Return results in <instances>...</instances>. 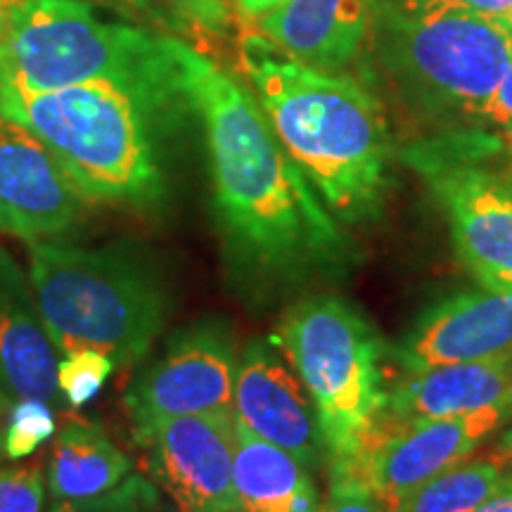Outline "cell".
Instances as JSON below:
<instances>
[{"mask_svg": "<svg viewBox=\"0 0 512 512\" xmlns=\"http://www.w3.org/2000/svg\"><path fill=\"white\" fill-rule=\"evenodd\" d=\"M512 401V354L406 373L387 392L380 434ZM375 437V439H377Z\"/></svg>", "mask_w": 512, "mask_h": 512, "instance_id": "2e32d148", "label": "cell"}, {"mask_svg": "<svg viewBox=\"0 0 512 512\" xmlns=\"http://www.w3.org/2000/svg\"><path fill=\"white\" fill-rule=\"evenodd\" d=\"M508 174H510V176H512V169H508Z\"/></svg>", "mask_w": 512, "mask_h": 512, "instance_id": "e575fe53", "label": "cell"}, {"mask_svg": "<svg viewBox=\"0 0 512 512\" xmlns=\"http://www.w3.org/2000/svg\"><path fill=\"white\" fill-rule=\"evenodd\" d=\"M328 494L318 512H394V503L377 496L351 467H328Z\"/></svg>", "mask_w": 512, "mask_h": 512, "instance_id": "603a6c76", "label": "cell"}, {"mask_svg": "<svg viewBox=\"0 0 512 512\" xmlns=\"http://www.w3.org/2000/svg\"><path fill=\"white\" fill-rule=\"evenodd\" d=\"M178 83L200 117L228 264L261 297L342 275L354 247L292 162L252 88L176 38Z\"/></svg>", "mask_w": 512, "mask_h": 512, "instance_id": "6da1fadb", "label": "cell"}, {"mask_svg": "<svg viewBox=\"0 0 512 512\" xmlns=\"http://www.w3.org/2000/svg\"><path fill=\"white\" fill-rule=\"evenodd\" d=\"M489 136L430 140L406 152L444 211L453 249L484 290H512V176L484 164Z\"/></svg>", "mask_w": 512, "mask_h": 512, "instance_id": "ba28073f", "label": "cell"}, {"mask_svg": "<svg viewBox=\"0 0 512 512\" xmlns=\"http://www.w3.org/2000/svg\"><path fill=\"white\" fill-rule=\"evenodd\" d=\"M10 408H12V399L3 392V389H0V422H3L5 415L10 413Z\"/></svg>", "mask_w": 512, "mask_h": 512, "instance_id": "1f68e13d", "label": "cell"}, {"mask_svg": "<svg viewBox=\"0 0 512 512\" xmlns=\"http://www.w3.org/2000/svg\"><path fill=\"white\" fill-rule=\"evenodd\" d=\"M185 98L176 38L110 22L81 0H17L0 29V88L57 91L81 83Z\"/></svg>", "mask_w": 512, "mask_h": 512, "instance_id": "5b68a950", "label": "cell"}, {"mask_svg": "<svg viewBox=\"0 0 512 512\" xmlns=\"http://www.w3.org/2000/svg\"><path fill=\"white\" fill-rule=\"evenodd\" d=\"M238 361L223 320L202 318L174 332L162 354L133 377L124 396L133 434L185 415L233 411Z\"/></svg>", "mask_w": 512, "mask_h": 512, "instance_id": "9c48e42d", "label": "cell"}, {"mask_svg": "<svg viewBox=\"0 0 512 512\" xmlns=\"http://www.w3.org/2000/svg\"><path fill=\"white\" fill-rule=\"evenodd\" d=\"M8 427L3 430V451L10 460H24L55 437V411L46 401L22 399L10 408Z\"/></svg>", "mask_w": 512, "mask_h": 512, "instance_id": "7402d4cb", "label": "cell"}, {"mask_svg": "<svg viewBox=\"0 0 512 512\" xmlns=\"http://www.w3.org/2000/svg\"><path fill=\"white\" fill-rule=\"evenodd\" d=\"M157 491L143 477H128L110 494L91 501H53L48 512H155Z\"/></svg>", "mask_w": 512, "mask_h": 512, "instance_id": "cb8c5ba5", "label": "cell"}, {"mask_svg": "<svg viewBox=\"0 0 512 512\" xmlns=\"http://www.w3.org/2000/svg\"><path fill=\"white\" fill-rule=\"evenodd\" d=\"M505 477L501 460L467 458L408 491L394 512H477Z\"/></svg>", "mask_w": 512, "mask_h": 512, "instance_id": "ffe728a7", "label": "cell"}, {"mask_svg": "<svg viewBox=\"0 0 512 512\" xmlns=\"http://www.w3.org/2000/svg\"><path fill=\"white\" fill-rule=\"evenodd\" d=\"M3 430H0V458H3Z\"/></svg>", "mask_w": 512, "mask_h": 512, "instance_id": "836d02e7", "label": "cell"}, {"mask_svg": "<svg viewBox=\"0 0 512 512\" xmlns=\"http://www.w3.org/2000/svg\"><path fill=\"white\" fill-rule=\"evenodd\" d=\"M46 494V470L38 463L0 470V512H43Z\"/></svg>", "mask_w": 512, "mask_h": 512, "instance_id": "d4e9b609", "label": "cell"}, {"mask_svg": "<svg viewBox=\"0 0 512 512\" xmlns=\"http://www.w3.org/2000/svg\"><path fill=\"white\" fill-rule=\"evenodd\" d=\"M181 110H190L185 98L110 81L57 91L0 88V117L29 128L88 202L133 209L164 200L162 136Z\"/></svg>", "mask_w": 512, "mask_h": 512, "instance_id": "3957f363", "label": "cell"}, {"mask_svg": "<svg viewBox=\"0 0 512 512\" xmlns=\"http://www.w3.org/2000/svg\"><path fill=\"white\" fill-rule=\"evenodd\" d=\"M117 370L114 361L107 354L95 349H74L60 358L57 366V384L60 394L67 399L69 406L81 408L93 401Z\"/></svg>", "mask_w": 512, "mask_h": 512, "instance_id": "44dd1931", "label": "cell"}, {"mask_svg": "<svg viewBox=\"0 0 512 512\" xmlns=\"http://www.w3.org/2000/svg\"><path fill=\"white\" fill-rule=\"evenodd\" d=\"M235 8H238L240 17L249 19V22H259L261 17L268 15V12L283 5L285 0H233Z\"/></svg>", "mask_w": 512, "mask_h": 512, "instance_id": "f1b7e54d", "label": "cell"}, {"mask_svg": "<svg viewBox=\"0 0 512 512\" xmlns=\"http://www.w3.org/2000/svg\"><path fill=\"white\" fill-rule=\"evenodd\" d=\"M133 463L95 422L69 420L48 458L50 501H91L131 477Z\"/></svg>", "mask_w": 512, "mask_h": 512, "instance_id": "d6986e66", "label": "cell"}, {"mask_svg": "<svg viewBox=\"0 0 512 512\" xmlns=\"http://www.w3.org/2000/svg\"><path fill=\"white\" fill-rule=\"evenodd\" d=\"M176 12L211 34H221L230 24V0H166Z\"/></svg>", "mask_w": 512, "mask_h": 512, "instance_id": "484cf974", "label": "cell"}, {"mask_svg": "<svg viewBox=\"0 0 512 512\" xmlns=\"http://www.w3.org/2000/svg\"><path fill=\"white\" fill-rule=\"evenodd\" d=\"M498 147L508 155L510 169H512V133H501V136H498Z\"/></svg>", "mask_w": 512, "mask_h": 512, "instance_id": "4dcf8cb0", "label": "cell"}, {"mask_svg": "<svg viewBox=\"0 0 512 512\" xmlns=\"http://www.w3.org/2000/svg\"><path fill=\"white\" fill-rule=\"evenodd\" d=\"M508 422H512V401L451 418L415 422L380 434L351 470L377 496L396 505L415 486L472 458Z\"/></svg>", "mask_w": 512, "mask_h": 512, "instance_id": "8fae6325", "label": "cell"}, {"mask_svg": "<svg viewBox=\"0 0 512 512\" xmlns=\"http://www.w3.org/2000/svg\"><path fill=\"white\" fill-rule=\"evenodd\" d=\"M235 491L242 512H318L320 494L309 467L235 420Z\"/></svg>", "mask_w": 512, "mask_h": 512, "instance_id": "ac0fdd59", "label": "cell"}, {"mask_svg": "<svg viewBox=\"0 0 512 512\" xmlns=\"http://www.w3.org/2000/svg\"><path fill=\"white\" fill-rule=\"evenodd\" d=\"M147 470L181 512H242L235 491V413L185 415L136 432Z\"/></svg>", "mask_w": 512, "mask_h": 512, "instance_id": "30bf717a", "label": "cell"}, {"mask_svg": "<svg viewBox=\"0 0 512 512\" xmlns=\"http://www.w3.org/2000/svg\"><path fill=\"white\" fill-rule=\"evenodd\" d=\"M496 460H501V463H505V460H512V427L503 434L501 441H498Z\"/></svg>", "mask_w": 512, "mask_h": 512, "instance_id": "f546056e", "label": "cell"}, {"mask_svg": "<svg viewBox=\"0 0 512 512\" xmlns=\"http://www.w3.org/2000/svg\"><path fill=\"white\" fill-rule=\"evenodd\" d=\"M249 86L280 145L335 219L380 216L394 140L380 100L351 76L245 50Z\"/></svg>", "mask_w": 512, "mask_h": 512, "instance_id": "7a4b0ae2", "label": "cell"}, {"mask_svg": "<svg viewBox=\"0 0 512 512\" xmlns=\"http://www.w3.org/2000/svg\"><path fill=\"white\" fill-rule=\"evenodd\" d=\"M275 342L311 396L328 467L356 465L375 441L387 403L373 325L347 299L311 294L285 311Z\"/></svg>", "mask_w": 512, "mask_h": 512, "instance_id": "52a82bcc", "label": "cell"}, {"mask_svg": "<svg viewBox=\"0 0 512 512\" xmlns=\"http://www.w3.org/2000/svg\"><path fill=\"white\" fill-rule=\"evenodd\" d=\"M233 413L249 432L283 448L311 472L328 465L311 396L273 342L252 339L240 354Z\"/></svg>", "mask_w": 512, "mask_h": 512, "instance_id": "4fadbf2b", "label": "cell"}, {"mask_svg": "<svg viewBox=\"0 0 512 512\" xmlns=\"http://www.w3.org/2000/svg\"><path fill=\"white\" fill-rule=\"evenodd\" d=\"M375 10L377 0H285L256 24L290 60L342 72L361 53Z\"/></svg>", "mask_w": 512, "mask_h": 512, "instance_id": "e0dca14e", "label": "cell"}, {"mask_svg": "<svg viewBox=\"0 0 512 512\" xmlns=\"http://www.w3.org/2000/svg\"><path fill=\"white\" fill-rule=\"evenodd\" d=\"M477 121L501 128V133H512V55L501 83H498L496 91L491 93V98L486 100Z\"/></svg>", "mask_w": 512, "mask_h": 512, "instance_id": "4316f807", "label": "cell"}, {"mask_svg": "<svg viewBox=\"0 0 512 512\" xmlns=\"http://www.w3.org/2000/svg\"><path fill=\"white\" fill-rule=\"evenodd\" d=\"M15 3H17V0H0V29H3L5 19H8L12 5H15Z\"/></svg>", "mask_w": 512, "mask_h": 512, "instance_id": "d6a6232c", "label": "cell"}, {"mask_svg": "<svg viewBox=\"0 0 512 512\" xmlns=\"http://www.w3.org/2000/svg\"><path fill=\"white\" fill-rule=\"evenodd\" d=\"M91 204L29 128L0 117V233L22 242L64 238Z\"/></svg>", "mask_w": 512, "mask_h": 512, "instance_id": "7c38bea8", "label": "cell"}, {"mask_svg": "<svg viewBox=\"0 0 512 512\" xmlns=\"http://www.w3.org/2000/svg\"><path fill=\"white\" fill-rule=\"evenodd\" d=\"M60 351L38 311L29 273L0 247V389L12 403L60 399Z\"/></svg>", "mask_w": 512, "mask_h": 512, "instance_id": "9a60e30c", "label": "cell"}, {"mask_svg": "<svg viewBox=\"0 0 512 512\" xmlns=\"http://www.w3.org/2000/svg\"><path fill=\"white\" fill-rule=\"evenodd\" d=\"M401 5L411 8H430V5H460V8L475 10L479 15L501 19L512 24V0H401Z\"/></svg>", "mask_w": 512, "mask_h": 512, "instance_id": "83f0119b", "label": "cell"}, {"mask_svg": "<svg viewBox=\"0 0 512 512\" xmlns=\"http://www.w3.org/2000/svg\"><path fill=\"white\" fill-rule=\"evenodd\" d=\"M29 280L60 354L95 349L117 368L143 361L174 311L169 275L133 245L31 242Z\"/></svg>", "mask_w": 512, "mask_h": 512, "instance_id": "277c9868", "label": "cell"}, {"mask_svg": "<svg viewBox=\"0 0 512 512\" xmlns=\"http://www.w3.org/2000/svg\"><path fill=\"white\" fill-rule=\"evenodd\" d=\"M505 354H512V290H482L448 297L422 313L403 339L399 361L415 373Z\"/></svg>", "mask_w": 512, "mask_h": 512, "instance_id": "5bb4252c", "label": "cell"}, {"mask_svg": "<svg viewBox=\"0 0 512 512\" xmlns=\"http://www.w3.org/2000/svg\"><path fill=\"white\" fill-rule=\"evenodd\" d=\"M370 31L384 74L432 119L477 121L512 55V24L460 5L377 0Z\"/></svg>", "mask_w": 512, "mask_h": 512, "instance_id": "8992f818", "label": "cell"}]
</instances>
